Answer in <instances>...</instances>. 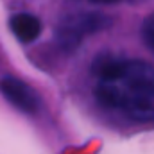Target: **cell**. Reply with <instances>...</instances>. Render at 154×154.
Instances as JSON below:
<instances>
[{"instance_id":"1","label":"cell","mask_w":154,"mask_h":154,"mask_svg":"<svg viewBox=\"0 0 154 154\" xmlns=\"http://www.w3.org/2000/svg\"><path fill=\"white\" fill-rule=\"evenodd\" d=\"M97 99L140 122H154V66L143 61L102 57L95 65Z\"/></svg>"},{"instance_id":"2","label":"cell","mask_w":154,"mask_h":154,"mask_svg":"<svg viewBox=\"0 0 154 154\" xmlns=\"http://www.w3.org/2000/svg\"><path fill=\"white\" fill-rule=\"evenodd\" d=\"M109 23H111V18L102 13H95V11L72 13L65 16L56 27V43L59 45V48L70 52L77 48V45L86 34L99 32L106 29Z\"/></svg>"},{"instance_id":"3","label":"cell","mask_w":154,"mask_h":154,"mask_svg":"<svg viewBox=\"0 0 154 154\" xmlns=\"http://www.w3.org/2000/svg\"><path fill=\"white\" fill-rule=\"evenodd\" d=\"M0 91L14 108L23 113H36L39 109V99L36 91L16 77H4L0 81Z\"/></svg>"},{"instance_id":"4","label":"cell","mask_w":154,"mask_h":154,"mask_svg":"<svg viewBox=\"0 0 154 154\" xmlns=\"http://www.w3.org/2000/svg\"><path fill=\"white\" fill-rule=\"evenodd\" d=\"M9 29L13 31V34L16 36L18 41L31 43L41 34V22L38 20V16L31 13H18L11 16Z\"/></svg>"},{"instance_id":"5","label":"cell","mask_w":154,"mask_h":154,"mask_svg":"<svg viewBox=\"0 0 154 154\" xmlns=\"http://www.w3.org/2000/svg\"><path fill=\"white\" fill-rule=\"evenodd\" d=\"M142 39L145 47L154 54V13L149 14L142 23Z\"/></svg>"},{"instance_id":"6","label":"cell","mask_w":154,"mask_h":154,"mask_svg":"<svg viewBox=\"0 0 154 154\" xmlns=\"http://www.w3.org/2000/svg\"><path fill=\"white\" fill-rule=\"evenodd\" d=\"M90 2H93V4H115L118 0H90Z\"/></svg>"}]
</instances>
